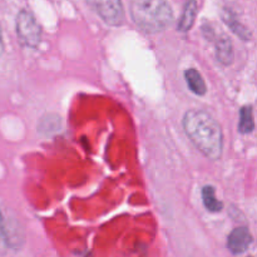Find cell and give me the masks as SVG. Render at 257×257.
Here are the masks:
<instances>
[{
  "label": "cell",
  "instance_id": "obj_1",
  "mask_svg": "<svg viewBox=\"0 0 257 257\" xmlns=\"http://www.w3.org/2000/svg\"><path fill=\"white\" fill-rule=\"evenodd\" d=\"M182 127L195 147L208 160H220L223 152V133L220 124L206 110L188 109Z\"/></svg>",
  "mask_w": 257,
  "mask_h": 257
},
{
  "label": "cell",
  "instance_id": "obj_2",
  "mask_svg": "<svg viewBox=\"0 0 257 257\" xmlns=\"http://www.w3.org/2000/svg\"><path fill=\"white\" fill-rule=\"evenodd\" d=\"M131 17L135 24L147 34H157L173 22V10L168 0H132Z\"/></svg>",
  "mask_w": 257,
  "mask_h": 257
},
{
  "label": "cell",
  "instance_id": "obj_3",
  "mask_svg": "<svg viewBox=\"0 0 257 257\" xmlns=\"http://www.w3.org/2000/svg\"><path fill=\"white\" fill-rule=\"evenodd\" d=\"M15 29H17L20 43L24 47L32 48V49L39 47L42 42V28L29 10L23 9L18 13Z\"/></svg>",
  "mask_w": 257,
  "mask_h": 257
},
{
  "label": "cell",
  "instance_id": "obj_4",
  "mask_svg": "<svg viewBox=\"0 0 257 257\" xmlns=\"http://www.w3.org/2000/svg\"><path fill=\"white\" fill-rule=\"evenodd\" d=\"M100 19L110 27H118L124 19L122 0H89Z\"/></svg>",
  "mask_w": 257,
  "mask_h": 257
},
{
  "label": "cell",
  "instance_id": "obj_5",
  "mask_svg": "<svg viewBox=\"0 0 257 257\" xmlns=\"http://www.w3.org/2000/svg\"><path fill=\"white\" fill-rule=\"evenodd\" d=\"M252 235L250 230L245 226L242 227H236L227 237V248L233 255H241L246 252L252 245Z\"/></svg>",
  "mask_w": 257,
  "mask_h": 257
},
{
  "label": "cell",
  "instance_id": "obj_6",
  "mask_svg": "<svg viewBox=\"0 0 257 257\" xmlns=\"http://www.w3.org/2000/svg\"><path fill=\"white\" fill-rule=\"evenodd\" d=\"M216 59L225 67H228L233 63V44L230 38L221 37L216 40Z\"/></svg>",
  "mask_w": 257,
  "mask_h": 257
},
{
  "label": "cell",
  "instance_id": "obj_7",
  "mask_svg": "<svg viewBox=\"0 0 257 257\" xmlns=\"http://www.w3.org/2000/svg\"><path fill=\"white\" fill-rule=\"evenodd\" d=\"M196 15H197V2L196 0H187L183 7V12L178 20L177 29L180 33H187L192 29L195 24Z\"/></svg>",
  "mask_w": 257,
  "mask_h": 257
},
{
  "label": "cell",
  "instance_id": "obj_8",
  "mask_svg": "<svg viewBox=\"0 0 257 257\" xmlns=\"http://www.w3.org/2000/svg\"><path fill=\"white\" fill-rule=\"evenodd\" d=\"M222 20L227 24V27L232 30V33H235L240 39L242 40L251 39V32L245 27V25L241 24V23L238 22L236 14L230 9V8H225V9H223Z\"/></svg>",
  "mask_w": 257,
  "mask_h": 257
},
{
  "label": "cell",
  "instance_id": "obj_9",
  "mask_svg": "<svg viewBox=\"0 0 257 257\" xmlns=\"http://www.w3.org/2000/svg\"><path fill=\"white\" fill-rule=\"evenodd\" d=\"M185 79L191 92L195 93L196 95L203 97L207 93V85H206L205 79L197 69L190 68V69L185 70Z\"/></svg>",
  "mask_w": 257,
  "mask_h": 257
},
{
  "label": "cell",
  "instance_id": "obj_10",
  "mask_svg": "<svg viewBox=\"0 0 257 257\" xmlns=\"http://www.w3.org/2000/svg\"><path fill=\"white\" fill-rule=\"evenodd\" d=\"M255 130V119H253V110L251 105H243L240 109V123L238 131L242 135H250Z\"/></svg>",
  "mask_w": 257,
  "mask_h": 257
},
{
  "label": "cell",
  "instance_id": "obj_11",
  "mask_svg": "<svg viewBox=\"0 0 257 257\" xmlns=\"http://www.w3.org/2000/svg\"><path fill=\"white\" fill-rule=\"evenodd\" d=\"M202 202L206 210L210 212H220L223 208V203L216 198L215 188L212 186H205L202 188Z\"/></svg>",
  "mask_w": 257,
  "mask_h": 257
},
{
  "label": "cell",
  "instance_id": "obj_12",
  "mask_svg": "<svg viewBox=\"0 0 257 257\" xmlns=\"http://www.w3.org/2000/svg\"><path fill=\"white\" fill-rule=\"evenodd\" d=\"M4 217L0 211V248L7 247V241H5V226H4Z\"/></svg>",
  "mask_w": 257,
  "mask_h": 257
},
{
  "label": "cell",
  "instance_id": "obj_13",
  "mask_svg": "<svg viewBox=\"0 0 257 257\" xmlns=\"http://www.w3.org/2000/svg\"><path fill=\"white\" fill-rule=\"evenodd\" d=\"M4 53V42H3V33L2 28H0V55Z\"/></svg>",
  "mask_w": 257,
  "mask_h": 257
}]
</instances>
